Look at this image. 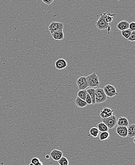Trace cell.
<instances>
[{
    "label": "cell",
    "mask_w": 135,
    "mask_h": 165,
    "mask_svg": "<svg viewBox=\"0 0 135 165\" xmlns=\"http://www.w3.org/2000/svg\"><path fill=\"white\" fill-rule=\"evenodd\" d=\"M75 105L80 108H84L87 106L88 104L85 101L82 100L79 97H76V99L75 100Z\"/></svg>",
    "instance_id": "16"
},
{
    "label": "cell",
    "mask_w": 135,
    "mask_h": 165,
    "mask_svg": "<svg viewBox=\"0 0 135 165\" xmlns=\"http://www.w3.org/2000/svg\"><path fill=\"white\" fill-rule=\"evenodd\" d=\"M97 127L98 128L99 132H108V131L109 128L107 127V125L104 123H100L97 125Z\"/></svg>",
    "instance_id": "18"
},
{
    "label": "cell",
    "mask_w": 135,
    "mask_h": 165,
    "mask_svg": "<svg viewBox=\"0 0 135 165\" xmlns=\"http://www.w3.org/2000/svg\"><path fill=\"white\" fill-rule=\"evenodd\" d=\"M129 24L128 22L126 21H122L117 24L116 27L120 31H124L125 30L129 29Z\"/></svg>",
    "instance_id": "14"
},
{
    "label": "cell",
    "mask_w": 135,
    "mask_h": 165,
    "mask_svg": "<svg viewBox=\"0 0 135 165\" xmlns=\"http://www.w3.org/2000/svg\"><path fill=\"white\" fill-rule=\"evenodd\" d=\"M102 122L107 125L108 128H113L116 126L117 122V117L116 116L112 115L107 118L102 119Z\"/></svg>",
    "instance_id": "4"
},
{
    "label": "cell",
    "mask_w": 135,
    "mask_h": 165,
    "mask_svg": "<svg viewBox=\"0 0 135 165\" xmlns=\"http://www.w3.org/2000/svg\"><path fill=\"white\" fill-rule=\"evenodd\" d=\"M57 162L59 165H68L69 164L68 160L67 159V158L63 156Z\"/></svg>",
    "instance_id": "23"
},
{
    "label": "cell",
    "mask_w": 135,
    "mask_h": 165,
    "mask_svg": "<svg viewBox=\"0 0 135 165\" xmlns=\"http://www.w3.org/2000/svg\"><path fill=\"white\" fill-rule=\"evenodd\" d=\"M77 85L79 90H84L88 87L86 77H79L76 81Z\"/></svg>",
    "instance_id": "7"
},
{
    "label": "cell",
    "mask_w": 135,
    "mask_h": 165,
    "mask_svg": "<svg viewBox=\"0 0 135 165\" xmlns=\"http://www.w3.org/2000/svg\"><path fill=\"white\" fill-rule=\"evenodd\" d=\"M96 27L98 28V29L100 30L108 29L109 27V24L108 23H107L106 22L104 13H102V15L100 16L98 21H97L96 23Z\"/></svg>",
    "instance_id": "3"
},
{
    "label": "cell",
    "mask_w": 135,
    "mask_h": 165,
    "mask_svg": "<svg viewBox=\"0 0 135 165\" xmlns=\"http://www.w3.org/2000/svg\"><path fill=\"white\" fill-rule=\"evenodd\" d=\"M49 158H50V155H46V158H47V159H49Z\"/></svg>",
    "instance_id": "30"
},
{
    "label": "cell",
    "mask_w": 135,
    "mask_h": 165,
    "mask_svg": "<svg viewBox=\"0 0 135 165\" xmlns=\"http://www.w3.org/2000/svg\"><path fill=\"white\" fill-rule=\"evenodd\" d=\"M113 112L114 111L110 108H104L101 111L100 113V116L102 119L107 118L113 115Z\"/></svg>",
    "instance_id": "10"
},
{
    "label": "cell",
    "mask_w": 135,
    "mask_h": 165,
    "mask_svg": "<svg viewBox=\"0 0 135 165\" xmlns=\"http://www.w3.org/2000/svg\"><path fill=\"white\" fill-rule=\"evenodd\" d=\"M49 155L53 160L58 161L63 156V153L58 149H54L51 152Z\"/></svg>",
    "instance_id": "11"
},
{
    "label": "cell",
    "mask_w": 135,
    "mask_h": 165,
    "mask_svg": "<svg viewBox=\"0 0 135 165\" xmlns=\"http://www.w3.org/2000/svg\"><path fill=\"white\" fill-rule=\"evenodd\" d=\"M64 28V24L61 22H53L49 24V30L51 34L56 31L63 30Z\"/></svg>",
    "instance_id": "6"
},
{
    "label": "cell",
    "mask_w": 135,
    "mask_h": 165,
    "mask_svg": "<svg viewBox=\"0 0 135 165\" xmlns=\"http://www.w3.org/2000/svg\"><path fill=\"white\" fill-rule=\"evenodd\" d=\"M132 32V31L128 29L125 30H124V31H121V34L125 39H128V37H129V36H130Z\"/></svg>",
    "instance_id": "24"
},
{
    "label": "cell",
    "mask_w": 135,
    "mask_h": 165,
    "mask_svg": "<svg viewBox=\"0 0 135 165\" xmlns=\"http://www.w3.org/2000/svg\"><path fill=\"white\" fill-rule=\"evenodd\" d=\"M116 132L120 137H128V127L117 126L116 128Z\"/></svg>",
    "instance_id": "8"
},
{
    "label": "cell",
    "mask_w": 135,
    "mask_h": 165,
    "mask_svg": "<svg viewBox=\"0 0 135 165\" xmlns=\"http://www.w3.org/2000/svg\"><path fill=\"white\" fill-rule=\"evenodd\" d=\"M116 125L117 126L128 127L129 125V122L128 119L125 117H120L117 120Z\"/></svg>",
    "instance_id": "13"
},
{
    "label": "cell",
    "mask_w": 135,
    "mask_h": 165,
    "mask_svg": "<svg viewBox=\"0 0 135 165\" xmlns=\"http://www.w3.org/2000/svg\"><path fill=\"white\" fill-rule=\"evenodd\" d=\"M42 162L40 161L39 158H32L31 160V163L34 165H39Z\"/></svg>",
    "instance_id": "25"
},
{
    "label": "cell",
    "mask_w": 135,
    "mask_h": 165,
    "mask_svg": "<svg viewBox=\"0 0 135 165\" xmlns=\"http://www.w3.org/2000/svg\"><path fill=\"white\" fill-rule=\"evenodd\" d=\"M89 133L93 137H97L99 134V131L96 127H92L89 131Z\"/></svg>",
    "instance_id": "19"
},
{
    "label": "cell",
    "mask_w": 135,
    "mask_h": 165,
    "mask_svg": "<svg viewBox=\"0 0 135 165\" xmlns=\"http://www.w3.org/2000/svg\"><path fill=\"white\" fill-rule=\"evenodd\" d=\"M87 81L88 86L93 88V87H98L99 86L100 82L98 77L96 74V73L94 72L92 74L88 75L86 77Z\"/></svg>",
    "instance_id": "1"
},
{
    "label": "cell",
    "mask_w": 135,
    "mask_h": 165,
    "mask_svg": "<svg viewBox=\"0 0 135 165\" xmlns=\"http://www.w3.org/2000/svg\"><path fill=\"white\" fill-rule=\"evenodd\" d=\"M54 0H42L44 3L47 5H50L53 3Z\"/></svg>",
    "instance_id": "29"
},
{
    "label": "cell",
    "mask_w": 135,
    "mask_h": 165,
    "mask_svg": "<svg viewBox=\"0 0 135 165\" xmlns=\"http://www.w3.org/2000/svg\"><path fill=\"white\" fill-rule=\"evenodd\" d=\"M95 104L104 103L107 100V96L104 92L103 89L97 88L95 89Z\"/></svg>",
    "instance_id": "2"
},
{
    "label": "cell",
    "mask_w": 135,
    "mask_h": 165,
    "mask_svg": "<svg viewBox=\"0 0 135 165\" xmlns=\"http://www.w3.org/2000/svg\"><path fill=\"white\" fill-rule=\"evenodd\" d=\"M129 29L132 32L135 31V22H131L129 24Z\"/></svg>",
    "instance_id": "28"
},
{
    "label": "cell",
    "mask_w": 135,
    "mask_h": 165,
    "mask_svg": "<svg viewBox=\"0 0 135 165\" xmlns=\"http://www.w3.org/2000/svg\"><path fill=\"white\" fill-rule=\"evenodd\" d=\"M115 14L114 15H112L110 13H104V16H105V20H106V22L107 23H110L112 22H113V16H115Z\"/></svg>",
    "instance_id": "22"
},
{
    "label": "cell",
    "mask_w": 135,
    "mask_h": 165,
    "mask_svg": "<svg viewBox=\"0 0 135 165\" xmlns=\"http://www.w3.org/2000/svg\"><path fill=\"white\" fill-rule=\"evenodd\" d=\"M86 91L87 92L88 94L90 96L91 99H92V104L94 105L95 104V89L93 88L88 89L86 90Z\"/></svg>",
    "instance_id": "17"
},
{
    "label": "cell",
    "mask_w": 135,
    "mask_h": 165,
    "mask_svg": "<svg viewBox=\"0 0 135 165\" xmlns=\"http://www.w3.org/2000/svg\"><path fill=\"white\" fill-rule=\"evenodd\" d=\"M67 62L65 59L61 58L58 59L55 63V65L57 69H64L67 67Z\"/></svg>",
    "instance_id": "9"
},
{
    "label": "cell",
    "mask_w": 135,
    "mask_h": 165,
    "mask_svg": "<svg viewBox=\"0 0 135 165\" xmlns=\"http://www.w3.org/2000/svg\"><path fill=\"white\" fill-rule=\"evenodd\" d=\"M85 102L87 103L88 105H92V99H91L90 96H89L88 94H87L86 95V99H85Z\"/></svg>",
    "instance_id": "27"
},
{
    "label": "cell",
    "mask_w": 135,
    "mask_h": 165,
    "mask_svg": "<svg viewBox=\"0 0 135 165\" xmlns=\"http://www.w3.org/2000/svg\"><path fill=\"white\" fill-rule=\"evenodd\" d=\"M103 90L107 97H112L117 95L116 88L111 84H107L104 87Z\"/></svg>",
    "instance_id": "5"
},
{
    "label": "cell",
    "mask_w": 135,
    "mask_h": 165,
    "mask_svg": "<svg viewBox=\"0 0 135 165\" xmlns=\"http://www.w3.org/2000/svg\"><path fill=\"white\" fill-rule=\"evenodd\" d=\"M43 165V163H41L40 164V165Z\"/></svg>",
    "instance_id": "33"
},
{
    "label": "cell",
    "mask_w": 135,
    "mask_h": 165,
    "mask_svg": "<svg viewBox=\"0 0 135 165\" xmlns=\"http://www.w3.org/2000/svg\"><path fill=\"white\" fill-rule=\"evenodd\" d=\"M29 165H34V164H33L31 163L29 164Z\"/></svg>",
    "instance_id": "32"
},
{
    "label": "cell",
    "mask_w": 135,
    "mask_h": 165,
    "mask_svg": "<svg viewBox=\"0 0 135 165\" xmlns=\"http://www.w3.org/2000/svg\"><path fill=\"white\" fill-rule=\"evenodd\" d=\"M110 136V134L108 132H101L100 134L99 139L101 141H104V140H106L108 139V137Z\"/></svg>",
    "instance_id": "21"
},
{
    "label": "cell",
    "mask_w": 135,
    "mask_h": 165,
    "mask_svg": "<svg viewBox=\"0 0 135 165\" xmlns=\"http://www.w3.org/2000/svg\"><path fill=\"white\" fill-rule=\"evenodd\" d=\"M128 136L130 138L135 137V125L131 124L128 126Z\"/></svg>",
    "instance_id": "15"
},
{
    "label": "cell",
    "mask_w": 135,
    "mask_h": 165,
    "mask_svg": "<svg viewBox=\"0 0 135 165\" xmlns=\"http://www.w3.org/2000/svg\"><path fill=\"white\" fill-rule=\"evenodd\" d=\"M128 41L130 42H134L135 41V31L132 32L130 36H129L128 38L127 39Z\"/></svg>",
    "instance_id": "26"
},
{
    "label": "cell",
    "mask_w": 135,
    "mask_h": 165,
    "mask_svg": "<svg viewBox=\"0 0 135 165\" xmlns=\"http://www.w3.org/2000/svg\"><path fill=\"white\" fill-rule=\"evenodd\" d=\"M135 138H134V139H133V142H134V144H135Z\"/></svg>",
    "instance_id": "31"
},
{
    "label": "cell",
    "mask_w": 135,
    "mask_h": 165,
    "mask_svg": "<svg viewBox=\"0 0 135 165\" xmlns=\"http://www.w3.org/2000/svg\"><path fill=\"white\" fill-rule=\"evenodd\" d=\"M52 37L54 39L56 40H59L61 41L64 39V34L63 30H60V31H56L51 34Z\"/></svg>",
    "instance_id": "12"
},
{
    "label": "cell",
    "mask_w": 135,
    "mask_h": 165,
    "mask_svg": "<svg viewBox=\"0 0 135 165\" xmlns=\"http://www.w3.org/2000/svg\"><path fill=\"white\" fill-rule=\"evenodd\" d=\"M87 92L86 91V90H80L77 93V96L79 97L82 100L85 101V99H86V95H87Z\"/></svg>",
    "instance_id": "20"
}]
</instances>
